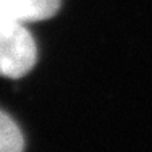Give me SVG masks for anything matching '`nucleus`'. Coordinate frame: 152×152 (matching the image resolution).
Returning a JSON list of instances; mask_svg holds the SVG:
<instances>
[{"instance_id": "f03ea898", "label": "nucleus", "mask_w": 152, "mask_h": 152, "mask_svg": "<svg viewBox=\"0 0 152 152\" xmlns=\"http://www.w3.org/2000/svg\"><path fill=\"white\" fill-rule=\"evenodd\" d=\"M58 8L60 0H0V16L23 24L49 20Z\"/></svg>"}, {"instance_id": "7ed1b4c3", "label": "nucleus", "mask_w": 152, "mask_h": 152, "mask_svg": "<svg viewBox=\"0 0 152 152\" xmlns=\"http://www.w3.org/2000/svg\"><path fill=\"white\" fill-rule=\"evenodd\" d=\"M24 137L18 125L0 110V152H23Z\"/></svg>"}, {"instance_id": "f257e3e1", "label": "nucleus", "mask_w": 152, "mask_h": 152, "mask_svg": "<svg viewBox=\"0 0 152 152\" xmlns=\"http://www.w3.org/2000/svg\"><path fill=\"white\" fill-rule=\"evenodd\" d=\"M37 60V45L26 24L0 16V76L21 78Z\"/></svg>"}]
</instances>
